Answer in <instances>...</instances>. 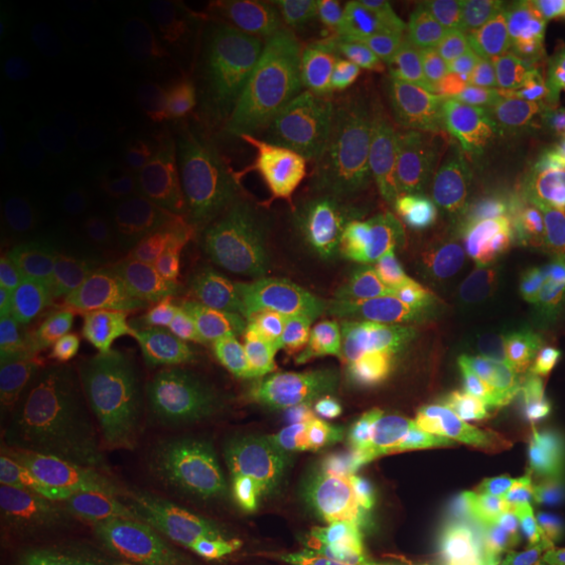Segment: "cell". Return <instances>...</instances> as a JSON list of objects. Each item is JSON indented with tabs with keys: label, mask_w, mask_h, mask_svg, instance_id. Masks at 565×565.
<instances>
[{
	"label": "cell",
	"mask_w": 565,
	"mask_h": 565,
	"mask_svg": "<svg viewBox=\"0 0 565 565\" xmlns=\"http://www.w3.org/2000/svg\"><path fill=\"white\" fill-rule=\"evenodd\" d=\"M532 455L501 404L480 396L406 457L404 497L459 545L524 557L541 534Z\"/></svg>",
	"instance_id": "obj_3"
},
{
	"label": "cell",
	"mask_w": 565,
	"mask_h": 565,
	"mask_svg": "<svg viewBox=\"0 0 565 565\" xmlns=\"http://www.w3.org/2000/svg\"><path fill=\"white\" fill-rule=\"evenodd\" d=\"M46 559L41 543L15 509L0 518V565H42Z\"/></svg>",
	"instance_id": "obj_32"
},
{
	"label": "cell",
	"mask_w": 565,
	"mask_h": 565,
	"mask_svg": "<svg viewBox=\"0 0 565 565\" xmlns=\"http://www.w3.org/2000/svg\"><path fill=\"white\" fill-rule=\"evenodd\" d=\"M181 411V385L163 366H145L126 382L118 396L121 422L142 436L166 431Z\"/></svg>",
	"instance_id": "obj_26"
},
{
	"label": "cell",
	"mask_w": 565,
	"mask_h": 565,
	"mask_svg": "<svg viewBox=\"0 0 565 565\" xmlns=\"http://www.w3.org/2000/svg\"><path fill=\"white\" fill-rule=\"evenodd\" d=\"M312 300V282L282 273H266L245 298V327L270 348L296 327Z\"/></svg>",
	"instance_id": "obj_24"
},
{
	"label": "cell",
	"mask_w": 565,
	"mask_h": 565,
	"mask_svg": "<svg viewBox=\"0 0 565 565\" xmlns=\"http://www.w3.org/2000/svg\"><path fill=\"white\" fill-rule=\"evenodd\" d=\"M51 263L97 308L114 335L135 338L158 323V306L145 282L88 231H67L51 247Z\"/></svg>",
	"instance_id": "obj_12"
},
{
	"label": "cell",
	"mask_w": 565,
	"mask_h": 565,
	"mask_svg": "<svg viewBox=\"0 0 565 565\" xmlns=\"http://www.w3.org/2000/svg\"><path fill=\"white\" fill-rule=\"evenodd\" d=\"M270 198L285 226L303 245L321 247L338 239L333 181L319 166L291 162L277 168Z\"/></svg>",
	"instance_id": "obj_21"
},
{
	"label": "cell",
	"mask_w": 565,
	"mask_h": 565,
	"mask_svg": "<svg viewBox=\"0 0 565 565\" xmlns=\"http://www.w3.org/2000/svg\"><path fill=\"white\" fill-rule=\"evenodd\" d=\"M503 565H565V557H553V555H524L515 557Z\"/></svg>",
	"instance_id": "obj_36"
},
{
	"label": "cell",
	"mask_w": 565,
	"mask_h": 565,
	"mask_svg": "<svg viewBox=\"0 0 565 565\" xmlns=\"http://www.w3.org/2000/svg\"><path fill=\"white\" fill-rule=\"evenodd\" d=\"M310 282L308 310L273 345L275 382L335 424L371 438L373 408L364 384L352 282L333 263L315 268Z\"/></svg>",
	"instance_id": "obj_5"
},
{
	"label": "cell",
	"mask_w": 565,
	"mask_h": 565,
	"mask_svg": "<svg viewBox=\"0 0 565 565\" xmlns=\"http://www.w3.org/2000/svg\"><path fill=\"white\" fill-rule=\"evenodd\" d=\"M198 536L191 520L116 507L102 565H168Z\"/></svg>",
	"instance_id": "obj_22"
},
{
	"label": "cell",
	"mask_w": 565,
	"mask_h": 565,
	"mask_svg": "<svg viewBox=\"0 0 565 565\" xmlns=\"http://www.w3.org/2000/svg\"><path fill=\"white\" fill-rule=\"evenodd\" d=\"M39 44L28 11L20 2H2L0 9V86L7 88L23 78L25 65L32 61Z\"/></svg>",
	"instance_id": "obj_30"
},
{
	"label": "cell",
	"mask_w": 565,
	"mask_h": 565,
	"mask_svg": "<svg viewBox=\"0 0 565 565\" xmlns=\"http://www.w3.org/2000/svg\"><path fill=\"white\" fill-rule=\"evenodd\" d=\"M553 13H555V18L559 21V28H562V32H564V41H565V0H557V2H548L546 4Z\"/></svg>",
	"instance_id": "obj_37"
},
{
	"label": "cell",
	"mask_w": 565,
	"mask_h": 565,
	"mask_svg": "<svg viewBox=\"0 0 565 565\" xmlns=\"http://www.w3.org/2000/svg\"><path fill=\"white\" fill-rule=\"evenodd\" d=\"M0 319L11 333L28 329L25 317V275H21L15 256L7 243L0 247Z\"/></svg>",
	"instance_id": "obj_31"
},
{
	"label": "cell",
	"mask_w": 565,
	"mask_h": 565,
	"mask_svg": "<svg viewBox=\"0 0 565 565\" xmlns=\"http://www.w3.org/2000/svg\"><path fill=\"white\" fill-rule=\"evenodd\" d=\"M524 81L443 42L422 41L403 70L392 126L396 205L419 249H452L525 103Z\"/></svg>",
	"instance_id": "obj_1"
},
{
	"label": "cell",
	"mask_w": 565,
	"mask_h": 565,
	"mask_svg": "<svg viewBox=\"0 0 565 565\" xmlns=\"http://www.w3.org/2000/svg\"><path fill=\"white\" fill-rule=\"evenodd\" d=\"M121 13L130 25L174 44L202 30V11L186 0H130Z\"/></svg>",
	"instance_id": "obj_29"
},
{
	"label": "cell",
	"mask_w": 565,
	"mask_h": 565,
	"mask_svg": "<svg viewBox=\"0 0 565 565\" xmlns=\"http://www.w3.org/2000/svg\"><path fill=\"white\" fill-rule=\"evenodd\" d=\"M2 163L11 172L39 170L67 151V124L53 93L20 78L2 88L0 105Z\"/></svg>",
	"instance_id": "obj_15"
},
{
	"label": "cell",
	"mask_w": 565,
	"mask_h": 565,
	"mask_svg": "<svg viewBox=\"0 0 565 565\" xmlns=\"http://www.w3.org/2000/svg\"><path fill=\"white\" fill-rule=\"evenodd\" d=\"M86 231L142 282L151 275L168 245L141 221L121 214H103Z\"/></svg>",
	"instance_id": "obj_28"
},
{
	"label": "cell",
	"mask_w": 565,
	"mask_h": 565,
	"mask_svg": "<svg viewBox=\"0 0 565 565\" xmlns=\"http://www.w3.org/2000/svg\"><path fill=\"white\" fill-rule=\"evenodd\" d=\"M287 11L317 76L363 141L364 120L373 116L396 74L403 32L363 2L298 0Z\"/></svg>",
	"instance_id": "obj_7"
},
{
	"label": "cell",
	"mask_w": 565,
	"mask_h": 565,
	"mask_svg": "<svg viewBox=\"0 0 565 565\" xmlns=\"http://www.w3.org/2000/svg\"><path fill=\"white\" fill-rule=\"evenodd\" d=\"M565 221V57L532 81L450 263L469 273L534 258Z\"/></svg>",
	"instance_id": "obj_4"
},
{
	"label": "cell",
	"mask_w": 565,
	"mask_h": 565,
	"mask_svg": "<svg viewBox=\"0 0 565 565\" xmlns=\"http://www.w3.org/2000/svg\"><path fill=\"white\" fill-rule=\"evenodd\" d=\"M46 88L67 109L95 126H126L142 97L124 74L109 44L74 28H55L39 44Z\"/></svg>",
	"instance_id": "obj_10"
},
{
	"label": "cell",
	"mask_w": 565,
	"mask_h": 565,
	"mask_svg": "<svg viewBox=\"0 0 565 565\" xmlns=\"http://www.w3.org/2000/svg\"><path fill=\"white\" fill-rule=\"evenodd\" d=\"M107 44L142 102L177 103L193 93V74L177 53L174 42L128 23L109 28Z\"/></svg>",
	"instance_id": "obj_20"
},
{
	"label": "cell",
	"mask_w": 565,
	"mask_h": 565,
	"mask_svg": "<svg viewBox=\"0 0 565 565\" xmlns=\"http://www.w3.org/2000/svg\"><path fill=\"white\" fill-rule=\"evenodd\" d=\"M380 565H465L457 555L422 534H406L387 546Z\"/></svg>",
	"instance_id": "obj_33"
},
{
	"label": "cell",
	"mask_w": 565,
	"mask_h": 565,
	"mask_svg": "<svg viewBox=\"0 0 565 565\" xmlns=\"http://www.w3.org/2000/svg\"><path fill=\"white\" fill-rule=\"evenodd\" d=\"M218 279L221 268L210 254L186 243H168L145 287L158 308H172L203 300Z\"/></svg>",
	"instance_id": "obj_25"
},
{
	"label": "cell",
	"mask_w": 565,
	"mask_h": 565,
	"mask_svg": "<svg viewBox=\"0 0 565 565\" xmlns=\"http://www.w3.org/2000/svg\"><path fill=\"white\" fill-rule=\"evenodd\" d=\"M534 282L565 294V221L534 256Z\"/></svg>",
	"instance_id": "obj_34"
},
{
	"label": "cell",
	"mask_w": 565,
	"mask_h": 565,
	"mask_svg": "<svg viewBox=\"0 0 565 565\" xmlns=\"http://www.w3.org/2000/svg\"><path fill=\"white\" fill-rule=\"evenodd\" d=\"M221 536L247 565H354L324 555L308 530L258 513L226 527Z\"/></svg>",
	"instance_id": "obj_23"
},
{
	"label": "cell",
	"mask_w": 565,
	"mask_h": 565,
	"mask_svg": "<svg viewBox=\"0 0 565 565\" xmlns=\"http://www.w3.org/2000/svg\"><path fill=\"white\" fill-rule=\"evenodd\" d=\"M166 463L186 490L214 497L233 482L223 443L198 427L177 429L166 445Z\"/></svg>",
	"instance_id": "obj_27"
},
{
	"label": "cell",
	"mask_w": 565,
	"mask_h": 565,
	"mask_svg": "<svg viewBox=\"0 0 565 565\" xmlns=\"http://www.w3.org/2000/svg\"><path fill=\"white\" fill-rule=\"evenodd\" d=\"M425 30L490 67L532 81L565 57L564 32L546 4L515 0H438L417 11Z\"/></svg>",
	"instance_id": "obj_9"
},
{
	"label": "cell",
	"mask_w": 565,
	"mask_h": 565,
	"mask_svg": "<svg viewBox=\"0 0 565 565\" xmlns=\"http://www.w3.org/2000/svg\"><path fill=\"white\" fill-rule=\"evenodd\" d=\"M116 507L102 486L67 480L28 492L13 509L46 557L102 565Z\"/></svg>",
	"instance_id": "obj_11"
},
{
	"label": "cell",
	"mask_w": 565,
	"mask_h": 565,
	"mask_svg": "<svg viewBox=\"0 0 565 565\" xmlns=\"http://www.w3.org/2000/svg\"><path fill=\"white\" fill-rule=\"evenodd\" d=\"M223 436L233 484L242 499L260 503L303 465L366 434L335 424L281 387H270L233 403Z\"/></svg>",
	"instance_id": "obj_8"
},
{
	"label": "cell",
	"mask_w": 565,
	"mask_h": 565,
	"mask_svg": "<svg viewBox=\"0 0 565 565\" xmlns=\"http://www.w3.org/2000/svg\"><path fill=\"white\" fill-rule=\"evenodd\" d=\"M350 282L371 440L406 459L484 396L480 361L408 266L366 249Z\"/></svg>",
	"instance_id": "obj_2"
},
{
	"label": "cell",
	"mask_w": 565,
	"mask_h": 565,
	"mask_svg": "<svg viewBox=\"0 0 565 565\" xmlns=\"http://www.w3.org/2000/svg\"><path fill=\"white\" fill-rule=\"evenodd\" d=\"M480 277L511 298V317L490 340L471 343L473 356L480 361L492 345L515 343L543 385V396L565 398V294L507 270H484Z\"/></svg>",
	"instance_id": "obj_13"
},
{
	"label": "cell",
	"mask_w": 565,
	"mask_h": 565,
	"mask_svg": "<svg viewBox=\"0 0 565 565\" xmlns=\"http://www.w3.org/2000/svg\"><path fill=\"white\" fill-rule=\"evenodd\" d=\"M2 427L11 459L30 471L57 469L81 448L76 413L44 385H13L2 406Z\"/></svg>",
	"instance_id": "obj_14"
},
{
	"label": "cell",
	"mask_w": 565,
	"mask_h": 565,
	"mask_svg": "<svg viewBox=\"0 0 565 565\" xmlns=\"http://www.w3.org/2000/svg\"><path fill=\"white\" fill-rule=\"evenodd\" d=\"M338 239H363L394 214L396 181L380 151H363L331 177Z\"/></svg>",
	"instance_id": "obj_19"
},
{
	"label": "cell",
	"mask_w": 565,
	"mask_h": 565,
	"mask_svg": "<svg viewBox=\"0 0 565 565\" xmlns=\"http://www.w3.org/2000/svg\"><path fill=\"white\" fill-rule=\"evenodd\" d=\"M168 565H247L221 534H203L182 548Z\"/></svg>",
	"instance_id": "obj_35"
},
{
	"label": "cell",
	"mask_w": 565,
	"mask_h": 565,
	"mask_svg": "<svg viewBox=\"0 0 565 565\" xmlns=\"http://www.w3.org/2000/svg\"><path fill=\"white\" fill-rule=\"evenodd\" d=\"M25 317L42 340L65 350H95L114 333L97 308L51 260L25 277Z\"/></svg>",
	"instance_id": "obj_17"
},
{
	"label": "cell",
	"mask_w": 565,
	"mask_h": 565,
	"mask_svg": "<svg viewBox=\"0 0 565 565\" xmlns=\"http://www.w3.org/2000/svg\"><path fill=\"white\" fill-rule=\"evenodd\" d=\"M42 565H84L78 562H70V559H60V557H46Z\"/></svg>",
	"instance_id": "obj_38"
},
{
	"label": "cell",
	"mask_w": 565,
	"mask_h": 565,
	"mask_svg": "<svg viewBox=\"0 0 565 565\" xmlns=\"http://www.w3.org/2000/svg\"><path fill=\"white\" fill-rule=\"evenodd\" d=\"M375 445L369 436L342 446L312 463L303 465L258 503V515L308 530L323 511L343 478L364 452Z\"/></svg>",
	"instance_id": "obj_18"
},
{
	"label": "cell",
	"mask_w": 565,
	"mask_h": 565,
	"mask_svg": "<svg viewBox=\"0 0 565 565\" xmlns=\"http://www.w3.org/2000/svg\"><path fill=\"white\" fill-rule=\"evenodd\" d=\"M235 76L260 124L296 147L324 153L356 132L300 39L282 25L263 23L247 32L235 55Z\"/></svg>",
	"instance_id": "obj_6"
},
{
	"label": "cell",
	"mask_w": 565,
	"mask_h": 565,
	"mask_svg": "<svg viewBox=\"0 0 565 565\" xmlns=\"http://www.w3.org/2000/svg\"><path fill=\"white\" fill-rule=\"evenodd\" d=\"M198 329L191 338V359L198 377L216 396L239 403L277 387L273 348L247 327L212 323Z\"/></svg>",
	"instance_id": "obj_16"
}]
</instances>
